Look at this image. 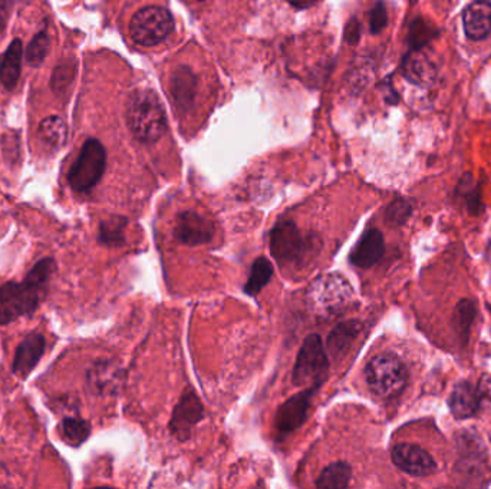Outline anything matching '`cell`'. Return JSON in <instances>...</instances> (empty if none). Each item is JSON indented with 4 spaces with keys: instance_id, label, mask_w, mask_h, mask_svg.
<instances>
[{
    "instance_id": "1",
    "label": "cell",
    "mask_w": 491,
    "mask_h": 489,
    "mask_svg": "<svg viewBox=\"0 0 491 489\" xmlns=\"http://www.w3.org/2000/svg\"><path fill=\"white\" fill-rule=\"evenodd\" d=\"M55 270L54 258H42L27 273L25 282L0 284V324H9L19 317L34 314L48 293Z\"/></svg>"
},
{
    "instance_id": "2",
    "label": "cell",
    "mask_w": 491,
    "mask_h": 489,
    "mask_svg": "<svg viewBox=\"0 0 491 489\" xmlns=\"http://www.w3.org/2000/svg\"><path fill=\"white\" fill-rule=\"evenodd\" d=\"M126 123L136 140L153 144L165 133V114L160 99L150 89L133 92L126 104Z\"/></svg>"
},
{
    "instance_id": "3",
    "label": "cell",
    "mask_w": 491,
    "mask_h": 489,
    "mask_svg": "<svg viewBox=\"0 0 491 489\" xmlns=\"http://www.w3.org/2000/svg\"><path fill=\"white\" fill-rule=\"evenodd\" d=\"M311 309L321 316L331 317L344 312L352 300V289L344 275L327 273L315 280L307 292Z\"/></svg>"
},
{
    "instance_id": "4",
    "label": "cell",
    "mask_w": 491,
    "mask_h": 489,
    "mask_svg": "<svg viewBox=\"0 0 491 489\" xmlns=\"http://www.w3.org/2000/svg\"><path fill=\"white\" fill-rule=\"evenodd\" d=\"M366 382L379 398H396L406 384V366L394 354H382L374 357L366 369Z\"/></svg>"
},
{
    "instance_id": "5",
    "label": "cell",
    "mask_w": 491,
    "mask_h": 489,
    "mask_svg": "<svg viewBox=\"0 0 491 489\" xmlns=\"http://www.w3.org/2000/svg\"><path fill=\"white\" fill-rule=\"evenodd\" d=\"M106 165V153L98 140L86 141L78 158L68 174V183L76 193H88L103 178Z\"/></svg>"
},
{
    "instance_id": "6",
    "label": "cell",
    "mask_w": 491,
    "mask_h": 489,
    "mask_svg": "<svg viewBox=\"0 0 491 489\" xmlns=\"http://www.w3.org/2000/svg\"><path fill=\"white\" fill-rule=\"evenodd\" d=\"M173 31L175 19L164 7H144L131 19V38L141 46H155L165 41Z\"/></svg>"
},
{
    "instance_id": "7",
    "label": "cell",
    "mask_w": 491,
    "mask_h": 489,
    "mask_svg": "<svg viewBox=\"0 0 491 489\" xmlns=\"http://www.w3.org/2000/svg\"><path fill=\"white\" fill-rule=\"evenodd\" d=\"M327 374V357L324 344L317 334L305 339L297 354L294 369V384L296 386H321Z\"/></svg>"
},
{
    "instance_id": "8",
    "label": "cell",
    "mask_w": 491,
    "mask_h": 489,
    "mask_svg": "<svg viewBox=\"0 0 491 489\" xmlns=\"http://www.w3.org/2000/svg\"><path fill=\"white\" fill-rule=\"evenodd\" d=\"M312 245L304 237L292 220H282L270 233V252L282 265H292L300 262Z\"/></svg>"
},
{
    "instance_id": "9",
    "label": "cell",
    "mask_w": 491,
    "mask_h": 489,
    "mask_svg": "<svg viewBox=\"0 0 491 489\" xmlns=\"http://www.w3.org/2000/svg\"><path fill=\"white\" fill-rule=\"evenodd\" d=\"M315 391H316V386L307 387V389H304L292 398L287 399L280 406L276 414V429L279 435H289L304 425Z\"/></svg>"
},
{
    "instance_id": "10",
    "label": "cell",
    "mask_w": 491,
    "mask_h": 489,
    "mask_svg": "<svg viewBox=\"0 0 491 489\" xmlns=\"http://www.w3.org/2000/svg\"><path fill=\"white\" fill-rule=\"evenodd\" d=\"M175 235L178 242L185 245H200L212 242L215 225L205 215L195 211H185L178 215L175 221Z\"/></svg>"
},
{
    "instance_id": "11",
    "label": "cell",
    "mask_w": 491,
    "mask_h": 489,
    "mask_svg": "<svg viewBox=\"0 0 491 489\" xmlns=\"http://www.w3.org/2000/svg\"><path fill=\"white\" fill-rule=\"evenodd\" d=\"M203 418V404L197 394L191 389H187L181 396L180 402L175 406V414L170 422V431L173 436L185 441L190 436L191 431Z\"/></svg>"
},
{
    "instance_id": "12",
    "label": "cell",
    "mask_w": 491,
    "mask_h": 489,
    "mask_svg": "<svg viewBox=\"0 0 491 489\" xmlns=\"http://www.w3.org/2000/svg\"><path fill=\"white\" fill-rule=\"evenodd\" d=\"M393 463L404 473L414 476H426L436 471V463L430 454L413 444L394 446Z\"/></svg>"
},
{
    "instance_id": "13",
    "label": "cell",
    "mask_w": 491,
    "mask_h": 489,
    "mask_svg": "<svg viewBox=\"0 0 491 489\" xmlns=\"http://www.w3.org/2000/svg\"><path fill=\"white\" fill-rule=\"evenodd\" d=\"M45 346H46V340L42 334H34L25 337L15 354L14 366H12L14 374L21 379H26L44 356Z\"/></svg>"
},
{
    "instance_id": "14",
    "label": "cell",
    "mask_w": 491,
    "mask_h": 489,
    "mask_svg": "<svg viewBox=\"0 0 491 489\" xmlns=\"http://www.w3.org/2000/svg\"><path fill=\"white\" fill-rule=\"evenodd\" d=\"M384 252H386V243H384L381 232L376 228H371L366 235H362L358 244L355 245L351 255H349V260L356 267L368 269L379 262Z\"/></svg>"
},
{
    "instance_id": "15",
    "label": "cell",
    "mask_w": 491,
    "mask_h": 489,
    "mask_svg": "<svg viewBox=\"0 0 491 489\" xmlns=\"http://www.w3.org/2000/svg\"><path fill=\"white\" fill-rule=\"evenodd\" d=\"M464 31L468 38L480 41L491 32V4L476 0L463 14Z\"/></svg>"
},
{
    "instance_id": "16",
    "label": "cell",
    "mask_w": 491,
    "mask_h": 489,
    "mask_svg": "<svg viewBox=\"0 0 491 489\" xmlns=\"http://www.w3.org/2000/svg\"><path fill=\"white\" fill-rule=\"evenodd\" d=\"M450 406L456 418L467 419L475 416L481 408L477 387L468 382L458 384L451 394Z\"/></svg>"
},
{
    "instance_id": "17",
    "label": "cell",
    "mask_w": 491,
    "mask_h": 489,
    "mask_svg": "<svg viewBox=\"0 0 491 489\" xmlns=\"http://www.w3.org/2000/svg\"><path fill=\"white\" fill-rule=\"evenodd\" d=\"M22 56H24L22 42L19 39H15L5 54L2 65H0V81L7 91L15 89L17 81L21 78Z\"/></svg>"
},
{
    "instance_id": "18",
    "label": "cell",
    "mask_w": 491,
    "mask_h": 489,
    "mask_svg": "<svg viewBox=\"0 0 491 489\" xmlns=\"http://www.w3.org/2000/svg\"><path fill=\"white\" fill-rule=\"evenodd\" d=\"M121 379L123 372L120 367L108 362L95 364L88 376L89 384L98 394H113L120 387Z\"/></svg>"
},
{
    "instance_id": "19",
    "label": "cell",
    "mask_w": 491,
    "mask_h": 489,
    "mask_svg": "<svg viewBox=\"0 0 491 489\" xmlns=\"http://www.w3.org/2000/svg\"><path fill=\"white\" fill-rule=\"evenodd\" d=\"M359 329L361 327L358 322H345L332 330V334L327 337V350L335 359L346 354L352 342L358 336Z\"/></svg>"
},
{
    "instance_id": "20",
    "label": "cell",
    "mask_w": 491,
    "mask_h": 489,
    "mask_svg": "<svg viewBox=\"0 0 491 489\" xmlns=\"http://www.w3.org/2000/svg\"><path fill=\"white\" fill-rule=\"evenodd\" d=\"M39 138L52 150H59L68 138V126L61 116L52 115L39 125Z\"/></svg>"
},
{
    "instance_id": "21",
    "label": "cell",
    "mask_w": 491,
    "mask_h": 489,
    "mask_svg": "<svg viewBox=\"0 0 491 489\" xmlns=\"http://www.w3.org/2000/svg\"><path fill=\"white\" fill-rule=\"evenodd\" d=\"M351 466L346 463H335L322 471L317 478L316 486L322 489L346 488L351 481Z\"/></svg>"
},
{
    "instance_id": "22",
    "label": "cell",
    "mask_w": 491,
    "mask_h": 489,
    "mask_svg": "<svg viewBox=\"0 0 491 489\" xmlns=\"http://www.w3.org/2000/svg\"><path fill=\"white\" fill-rule=\"evenodd\" d=\"M171 91L178 105L188 106L195 94V78L190 69L180 68L175 72L171 82Z\"/></svg>"
},
{
    "instance_id": "23",
    "label": "cell",
    "mask_w": 491,
    "mask_h": 489,
    "mask_svg": "<svg viewBox=\"0 0 491 489\" xmlns=\"http://www.w3.org/2000/svg\"><path fill=\"white\" fill-rule=\"evenodd\" d=\"M272 275V263L266 257L257 258L256 262L253 263L249 279H247V283L245 285V292L249 296H256V294H259L269 284Z\"/></svg>"
},
{
    "instance_id": "24",
    "label": "cell",
    "mask_w": 491,
    "mask_h": 489,
    "mask_svg": "<svg viewBox=\"0 0 491 489\" xmlns=\"http://www.w3.org/2000/svg\"><path fill=\"white\" fill-rule=\"evenodd\" d=\"M404 74L414 84H421L430 79L433 75V68L424 55L411 54L404 62Z\"/></svg>"
},
{
    "instance_id": "25",
    "label": "cell",
    "mask_w": 491,
    "mask_h": 489,
    "mask_svg": "<svg viewBox=\"0 0 491 489\" xmlns=\"http://www.w3.org/2000/svg\"><path fill=\"white\" fill-rule=\"evenodd\" d=\"M91 425L81 418H66L62 422L61 435L69 445L79 446L88 439Z\"/></svg>"
},
{
    "instance_id": "26",
    "label": "cell",
    "mask_w": 491,
    "mask_h": 489,
    "mask_svg": "<svg viewBox=\"0 0 491 489\" xmlns=\"http://www.w3.org/2000/svg\"><path fill=\"white\" fill-rule=\"evenodd\" d=\"M125 225V218L121 217H113L104 221L99 227V240L106 245L123 244Z\"/></svg>"
},
{
    "instance_id": "27",
    "label": "cell",
    "mask_w": 491,
    "mask_h": 489,
    "mask_svg": "<svg viewBox=\"0 0 491 489\" xmlns=\"http://www.w3.org/2000/svg\"><path fill=\"white\" fill-rule=\"evenodd\" d=\"M49 48H51V41H49L48 35L44 34V32L36 35L26 51L27 64L31 66H41L45 58L48 56Z\"/></svg>"
},
{
    "instance_id": "28",
    "label": "cell",
    "mask_w": 491,
    "mask_h": 489,
    "mask_svg": "<svg viewBox=\"0 0 491 489\" xmlns=\"http://www.w3.org/2000/svg\"><path fill=\"white\" fill-rule=\"evenodd\" d=\"M69 72H74V69H69L68 65H64V66L61 65L58 68H55L54 76H52V86L55 91H62L65 88L68 81H71L68 78Z\"/></svg>"
},
{
    "instance_id": "29",
    "label": "cell",
    "mask_w": 491,
    "mask_h": 489,
    "mask_svg": "<svg viewBox=\"0 0 491 489\" xmlns=\"http://www.w3.org/2000/svg\"><path fill=\"white\" fill-rule=\"evenodd\" d=\"M386 25V7L382 5H376V9L372 11L371 15V29L374 34L381 32Z\"/></svg>"
},
{
    "instance_id": "30",
    "label": "cell",
    "mask_w": 491,
    "mask_h": 489,
    "mask_svg": "<svg viewBox=\"0 0 491 489\" xmlns=\"http://www.w3.org/2000/svg\"><path fill=\"white\" fill-rule=\"evenodd\" d=\"M409 208L403 201H396L388 208V218L393 223H403L408 217Z\"/></svg>"
},
{
    "instance_id": "31",
    "label": "cell",
    "mask_w": 491,
    "mask_h": 489,
    "mask_svg": "<svg viewBox=\"0 0 491 489\" xmlns=\"http://www.w3.org/2000/svg\"><path fill=\"white\" fill-rule=\"evenodd\" d=\"M478 396H480L481 408L491 406V377L483 376L478 382Z\"/></svg>"
},
{
    "instance_id": "32",
    "label": "cell",
    "mask_w": 491,
    "mask_h": 489,
    "mask_svg": "<svg viewBox=\"0 0 491 489\" xmlns=\"http://www.w3.org/2000/svg\"><path fill=\"white\" fill-rule=\"evenodd\" d=\"M12 0H0V32H4L11 17Z\"/></svg>"
},
{
    "instance_id": "33",
    "label": "cell",
    "mask_w": 491,
    "mask_h": 489,
    "mask_svg": "<svg viewBox=\"0 0 491 489\" xmlns=\"http://www.w3.org/2000/svg\"><path fill=\"white\" fill-rule=\"evenodd\" d=\"M346 36H348V42L349 44H356L358 42V25L355 24V22H352L351 25L348 26V34H346Z\"/></svg>"
},
{
    "instance_id": "34",
    "label": "cell",
    "mask_w": 491,
    "mask_h": 489,
    "mask_svg": "<svg viewBox=\"0 0 491 489\" xmlns=\"http://www.w3.org/2000/svg\"><path fill=\"white\" fill-rule=\"evenodd\" d=\"M317 0H289L290 5H294L295 7L299 9H306V7L312 6L316 4Z\"/></svg>"
},
{
    "instance_id": "35",
    "label": "cell",
    "mask_w": 491,
    "mask_h": 489,
    "mask_svg": "<svg viewBox=\"0 0 491 489\" xmlns=\"http://www.w3.org/2000/svg\"><path fill=\"white\" fill-rule=\"evenodd\" d=\"M198 2H205V0H198Z\"/></svg>"
}]
</instances>
